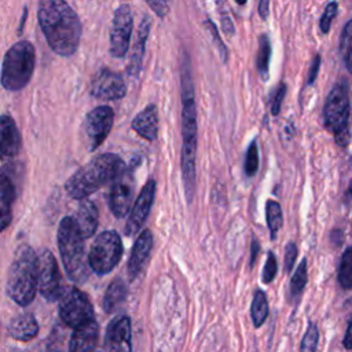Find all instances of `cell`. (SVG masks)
Returning a JSON list of instances; mask_svg holds the SVG:
<instances>
[{
	"label": "cell",
	"mask_w": 352,
	"mask_h": 352,
	"mask_svg": "<svg viewBox=\"0 0 352 352\" xmlns=\"http://www.w3.org/2000/svg\"><path fill=\"white\" fill-rule=\"evenodd\" d=\"M37 18L54 52L60 56H72L77 51L82 26L66 0H40Z\"/></svg>",
	"instance_id": "obj_1"
},
{
	"label": "cell",
	"mask_w": 352,
	"mask_h": 352,
	"mask_svg": "<svg viewBox=\"0 0 352 352\" xmlns=\"http://www.w3.org/2000/svg\"><path fill=\"white\" fill-rule=\"evenodd\" d=\"M182 175L187 199L194 195L195 153H197V109L190 60L184 56L182 65Z\"/></svg>",
	"instance_id": "obj_2"
},
{
	"label": "cell",
	"mask_w": 352,
	"mask_h": 352,
	"mask_svg": "<svg viewBox=\"0 0 352 352\" xmlns=\"http://www.w3.org/2000/svg\"><path fill=\"white\" fill-rule=\"evenodd\" d=\"M126 165L113 153H104L92 158L77 169L65 183V190L74 199H84L107 183H111Z\"/></svg>",
	"instance_id": "obj_3"
},
{
	"label": "cell",
	"mask_w": 352,
	"mask_h": 352,
	"mask_svg": "<svg viewBox=\"0 0 352 352\" xmlns=\"http://www.w3.org/2000/svg\"><path fill=\"white\" fill-rule=\"evenodd\" d=\"M6 290L8 297L21 307L29 305L37 292V256L29 245H21L11 261Z\"/></svg>",
	"instance_id": "obj_4"
},
{
	"label": "cell",
	"mask_w": 352,
	"mask_h": 352,
	"mask_svg": "<svg viewBox=\"0 0 352 352\" xmlns=\"http://www.w3.org/2000/svg\"><path fill=\"white\" fill-rule=\"evenodd\" d=\"M84 241L73 217H63L58 227V248L65 270L76 283H84L89 275Z\"/></svg>",
	"instance_id": "obj_5"
},
{
	"label": "cell",
	"mask_w": 352,
	"mask_h": 352,
	"mask_svg": "<svg viewBox=\"0 0 352 352\" xmlns=\"http://www.w3.org/2000/svg\"><path fill=\"white\" fill-rule=\"evenodd\" d=\"M36 52L29 40H19L4 55L0 82L7 91H19L25 88L34 72Z\"/></svg>",
	"instance_id": "obj_6"
},
{
	"label": "cell",
	"mask_w": 352,
	"mask_h": 352,
	"mask_svg": "<svg viewBox=\"0 0 352 352\" xmlns=\"http://www.w3.org/2000/svg\"><path fill=\"white\" fill-rule=\"evenodd\" d=\"M323 124L333 133L337 144L345 146L349 140V95L348 85L341 81L327 95L323 106Z\"/></svg>",
	"instance_id": "obj_7"
},
{
	"label": "cell",
	"mask_w": 352,
	"mask_h": 352,
	"mask_svg": "<svg viewBox=\"0 0 352 352\" xmlns=\"http://www.w3.org/2000/svg\"><path fill=\"white\" fill-rule=\"evenodd\" d=\"M122 256V242L120 235L110 230L99 234L88 253L89 268L99 274H109L118 263Z\"/></svg>",
	"instance_id": "obj_8"
},
{
	"label": "cell",
	"mask_w": 352,
	"mask_h": 352,
	"mask_svg": "<svg viewBox=\"0 0 352 352\" xmlns=\"http://www.w3.org/2000/svg\"><path fill=\"white\" fill-rule=\"evenodd\" d=\"M58 301L60 319L69 327L74 329L88 320L95 319L91 301L81 290L74 286L62 289Z\"/></svg>",
	"instance_id": "obj_9"
},
{
	"label": "cell",
	"mask_w": 352,
	"mask_h": 352,
	"mask_svg": "<svg viewBox=\"0 0 352 352\" xmlns=\"http://www.w3.org/2000/svg\"><path fill=\"white\" fill-rule=\"evenodd\" d=\"M37 290L47 301H55L62 293L60 272L54 254L44 249L37 256Z\"/></svg>",
	"instance_id": "obj_10"
},
{
	"label": "cell",
	"mask_w": 352,
	"mask_h": 352,
	"mask_svg": "<svg viewBox=\"0 0 352 352\" xmlns=\"http://www.w3.org/2000/svg\"><path fill=\"white\" fill-rule=\"evenodd\" d=\"M113 121L114 111L110 106H98L87 114L82 126L89 151H94L104 142L111 131Z\"/></svg>",
	"instance_id": "obj_11"
},
{
	"label": "cell",
	"mask_w": 352,
	"mask_h": 352,
	"mask_svg": "<svg viewBox=\"0 0 352 352\" xmlns=\"http://www.w3.org/2000/svg\"><path fill=\"white\" fill-rule=\"evenodd\" d=\"M132 12L128 4L120 6L113 16L110 29V54L114 58H124L129 48L132 34Z\"/></svg>",
	"instance_id": "obj_12"
},
{
	"label": "cell",
	"mask_w": 352,
	"mask_h": 352,
	"mask_svg": "<svg viewBox=\"0 0 352 352\" xmlns=\"http://www.w3.org/2000/svg\"><path fill=\"white\" fill-rule=\"evenodd\" d=\"M135 194V182L132 170L125 168L113 182L109 194V206L116 217H124L131 210Z\"/></svg>",
	"instance_id": "obj_13"
},
{
	"label": "cell",
	"mask_w": 352,
	"mask_h": 352,
	"mask_svg": "<svg viewBox=\"0 0 352 352\" xmlns=\"http://www.w3.org/2000/svg\"><path fill=\"white\" fill-rule=\"evenodd\" d=\"M89 92L92 96L102 100H117L125 96L126 85L120 73L103 67L94 74Z\"/></svg>",
	"instance_id": "obj_14"
},
{
	"label": "cell",
	"mask_w": 352,
	"mask_h": 352,
	"mask_svg": "<svg viewBox=\"0 0 352 352\" xmlns=\"http://www.w3.org/2000/svg\"><path fill=\"white\" fill-rule=\"evenodd\" d=\"M154 194H155V182L153 179H150L140 190V192L129 212V217H128L126 226H125L126 235L132 236L142 228V226L144 224V221L150 213V209H151V205L154 201Z\"/></svg>",
	"instance_id": "obj_15"
},
{
	"label": "cell",
	"mask_w": 352,
	"mask_h": 352,
	"mask_svg": "<svg viewBox=\"0 0 352 352\" xmlns=\"http://www.w3.org/2000/svg\"><path fill=\"white\" fill-rule=\"evenodd\" d=\"M15 172L11 164L0 169V232L4 231L12 220V204L16 197Z\"/></svg>",
	"instance_id": "obj_16"
},
{
	"label": "cell",
	"mask_w": 352,
	"mask_h": 352,
	"mask_svg": "<svg viewBox=\"0 0 352 352\" xmlns=\"http://www.w3.org/2000/svg\"><path fill=\"white\" fill-rule=\"evenodd\" d=\"M106 346L109 352H132L131 320L125 315L114 318L107 326Z\"/></svg>",
	"instance_id": "obj_17"
},
{
	"label": "cell",
	"mask_w": 352,
	"mask_h": 352,
	"mask_svg": "<svg viewBox=\"0 0 352 352\" xmlns=\"http://www.w3.org/2000/svg\"><path fill=\"white\" fill-rule=\"evenodd\" d=\"M21 133L14 118L8 114L0 116V160H11L21 150Z\"/></svg>",
	"instance_id": "obj_18"
},
{
	"label": "cell",
	"mask_w": 352,
	"mask_h": 352,
	"mask_svg": "<svg viewBox=\"0 0 352 352\" xmlns=\"http://www.w3.org/2000/svg\"><path fill=\"white\" fill-rule=\"evenodd\" d=\"M153 248V235L150 230H143L133 243L129 260H128V275L133 280L144 268L148 261Z\"/></svg>",
	"instance_id": "obj_19"
},
{
	"label": "cell",
	"mask_w": 352,
	"mask_h": 352,
	"mask_svg": "<svg viewBox=\"0 0 352 352\" xmlns=\"http://www.w3.org/2000/svg\"><path fill=\"white\" fill-rule=\"evenodd\" d=\"M98 331L99 329L95 319L74 327L69 342V352H95Z\"/></svg>",
	"instance_id": "obj_20"
},
{
	"label": "cell",
	"mask_w": 352,
	"mask_h": 352,
	"mask_svg": "<svg viewBox=\"0 0 352 352\" xmlns=\"http://www.w3.org/2000/svg\"><path fill=\"white\" fill-rule=\"evenodd\" d=\"M150 28H151V21L148 16H144L143 21L140 22L139 30H138V37L136 41L133 44L132 48V54L129 58V63L126 67V72L131 77L136 78L140 74L142 70V63H143V58H144V50H146V41L150 33Z\"/></svg>",
	"instance_id": "obj_21"
},
{
	"label": "cell",
	"mask_w": 352,
	"mask_h": 352,
	"mask_svg": "<svg viewBox=\"0 0 352 352\" xmlns=\"http://www.w3.org/2000/svg\"><path fill=\"white\" fill-rule=\"evenodd\" d=\"M73 220L84 239L92 236L98 228V221H99V214L95 204L84 198L78 209L76 210Z\"/></svg>",
	"instance_id": "obj_22"
},
{
	"label": "cell",
	"mask_w": 352,
	"mask_h": 352,
	"mask_svg": "<svg viewBox=\"0 0 352 352\" xmlns=\"http://www.w3.org/2000/svg\"><path fill=\"white\" fill-rule=\"evenodd\" d=\"M132 128L146 140H155L158 135V111L155 104L144 107L133 120Z\"/></svg>",
	"instance_id": "obj_23"
},
{
	"label": "cell",
	"mask_w": 352,
	"mask_h": 352,
	"mask_svg": "<svg viewBox=\"0 0 352 352\" xmlns=\"http://www.w3.org/2000/svg\"><path fill=\"white\" fill-rule=\"evenodd\" d=\"M38 333V324L32 314H22L15 316L8 324V334L22 342L33 340Z\"/></svg>",
	"instance_id": "obj_24"
},
{
	"label": "cell",
	"mask_w": 352,
	"mask_h": 352,
	"mask_svg": "<svg viewBox=\"0 0 352 352\" xmlns=\"http://www.w3.org/2000/svg\"><path fill=\"white\" fill-rule=\"evenodd\" d=\"M126 285L121 278H116L106 289L104 297H103V309L110 314L116 311L125 300L126 297Z\"/></svg>",
	"instance_id": "obj_25"
},
{
	"label": "cell",
	"mask_w": 352,
	"mask_h": 352,
	"mask_svg": "<svg viewBox=\"0 0 352 352\" xmlns=\"http://www.w3.org/2000/svg\"><path fill=\"white\" fill-rule=\"evenodd\" d=\"M250 312H252V319H253L254 326L260 327L268 316V302H267V297H265L264 292H261V290L256 292L253 301H252Z\"/></svg>",
	"instance_id": "obj_26"
},
{
	"label": "cell",
	"mask_w": 352,
	"mask_h": 352,
	"mask_svg": "<svg viewBox=\"0 0 352 352\" xmlns=\"http://www.w3.org/2000/svg\"><path fill=\"white\" fill-rule=\"evenodd\" d=\"M265 214H267V224H268L271 236H272V239H275L276 234L280 230L282 223H283L280 205L276 201H268L267 206H265Z\"/></svg>",
	"instance_id": "obj_27"
},
{
	"label": "cell",
	"mask_w": 352,
	"mask_h": 352,
	"mask_svg": "<svg viewBox=\"0 0 352 352\" xmlns=\"http://www.w3.org/2000/svg\"><path fill=\"white\" fill-rule=\"evenodd\" d=\"M271 55V44L267 34H261L258 38V51H257V70L260 76L265 80L268 76V65Z\"/></svg>",
	"instance_id": "obj_28"
},
{
	"label": "cell",
	"mask_w": 352,
	"mask_h": 352,
	"mask_svg": "<svg viewBox=\"0 0 352 352\" xmlns=\"http://www.w3.org/2000/svg\"><path fill=\"white\" fill-rule=\"evenodd\" d=\"M338 282L344 289H352V248H348L341 257Z\"/></svg>",
	"instance_id": "obj_29"
},
{
	"label": "cell",
	"mask_w": 352,
	"mask_h": 352,
	"mask_svg": "<svg viewBox=\"0 0 352 352\" xmlns=\"http://www.w3.org/2000/svg\"><path fill=\"white\" fill-rule=\"evenodd\" d=\"M307 279H308V274H307V261L302 260L298 265V268L296 270V272L292 276L290 280V293L293 297H298L302 292V289L307 285Z\"/></svg>",
	"instance_id": "obj_30"
},
{
	"label": "cell",
	"mask_w": 352,
	"mask_h": 352,
	"mask_svg": "<svg viewBox=\"0 0 352 352\" xmlns=\"http://www.w3.org/2000/svg\"><path fill=\"white\" fill-rule=\"evenodd\" d=\"M319 340V331L315 323H309L302 341H301V348L300 352H316V345Z\"/></svg>",
	"instance_id": "obj_31"
},
{
	"label": "cell",
	"mask_w": 352,
	"mask_h": 352,
	"mask_svg": "<svg viewBox=\"0 0 352 352\" xmlns=\"http://www.w3.org/2000/svg\"><path fill=\"white\" fill-rule=\"evenodd\" d=\"M258 168V151L256 142H252L248 151H246V160H245V172L248 176H253Z\"/></svg>",
	"instance_id": "obj_32"
},
{
	"label": "cell",
	"mask_w": 352,
	"mask_h": 352,
	"mask_svg": "<svg viewBox=\"0 0 352 352\" xmlns=\"http://www.w3.org/2000/svg\"><path fill=\"white\" fill-rule=\"evenodd\" d=\"M337 10H338V4L337 1H330L324 11H323V15L320 18V30L322 33H327L330 30V25H331V21L334 19V16L337 15Z\"/></svg>",
	"instance_id": "obj_33"
},
{
	"label": "cell",
	"mask_w": 352,
	"mask_h": 352,
	"mask_svg": "<svg viewBox=\"0 0 352 352\" xmlns=\"http://www.w3.org/2000/svg\"><path fill=\"white\" fill-rule=\"evenodd\" d=\"M276 271H278V264H276L275 254L268 253V257H267V261H265V265L263 270V282L270 283L275 278Z\"/></svg>",
	"instance_id": "obj_34"
},
{
	"label": "cell",
	"mask_w": 352,
	"mask_h": 352,
	"mask_svg": "<svg viewBox=\"0 0 352 352\" xmlns=\"http://www.w3.org/2000/svg\"><path fill=\"white\" fill-rule=\"evenodd\" d=\"M206 26L210 30V34H212V37H213V40L216 43V47H217V50L220 52V56H221V60L226 63L228 60V50H227V47L223 44V41H221V38H220V36L217 33V29L213 25V22L212 21H206Z\"/></svg>",
	"instance_id": "obj_35"
},
{
	"label": "cell",
	"mask_w": 352,
	"mask_h": 352,
	"mask_svg": "<svg viewBox=\"0 0 352 352\" xmlns=\"http://www.w3.org/2000/svg\"><path fill=\"white\" fill-rule=\"evenodd\" d=\"M352 48V19L344 26L341 37H340V51L344 55L346 51Z\"/></svg>",
	"instance_id": "obj_36"
},
{
	"label": "cell",
	"mask_w": 352,
	"mask_h": 352,
	"mask_svg": "<svg viewBox=\"0 0 352 352\" xmlns=\"http://www.w3.org/2000/svg\"><path fill=\"white\" fill-rule=\"evenodd\" d=\"M157 16H165L170 8L172 0H144Z\"/></svg>",
	"instance_id": "obj_37"
},
{
	"label": "cell",
	"mask_w": 352,
	"mask_h": 352,
	"mask_svg": "<svg viewBox=\"0 0 352 352\" xmlns=\"http://www.w3.org/2000/svg\"><path fill=\"white\" fill-rule=\"evenodd\" d=\"M285 94H286V85L283 82H280L278 89H276V94L274 95V99L271 102V113L274 116H278V113L280 110V106H282V102H283V98H285Z\"/></svg>",
	"instance_id": "obj_38"
},
{
	"label": "cell",
	"mask_w": 352,
	"mask_h": 352,
	"mask_svg": "<svg viewBox=\"0 0 352 352\" xmlns=\"http://www.w3.org/2000/svg\"><path fill=\"white\" fill-rule=\"evenodd\" d=\"M296 257H297V248L293 242H289L285 249V271L286 272L292 271Z\"/></svg>",
	"instance_id": "obj_39"
},
{
	"label": "cell",
	"mask_w": 352,
	"mask_h": 352,
	"mask_svg": "<svg viewBox=\"0 0 352 352\" xmlns=\"http://www.w3.org/2000/svg\"><path fill=\"white\" fill-rule=\"evenodd\" d=\"M220 16H221V28H223V32L227 34V36H232L234 34V25L227 14L226 10H221L220 11Z\"/></svg>",
	"instance_id": "obj_40"
},
{
	"label": "cell",
	"mask_w": 352,
	"mask_h": 352,
	"mask_svg": "<svg viewBox=\"0 0 352 352\" xmlns=\"http://www.w3.org/2000/svg\"><path fill=\"white\" fill-rule=\"evenodd\" d=\"M319 65H320V56L316 55L311 63V67H309V73H308V85L314 84L316 76H318V70H319Z\"/></svg>",
	"instance_id": "obj_41"
},
{
	"label": "cell",
	"mask_w": 352,
	"mask_h": 352,
	"mask_svg": "<svg viewBox=\"0 0 352 352\" xmlns=\"http://www.w3.org/2000/svg\"><path fill=\"white\" fill-rule=\"evenodd\" d=\"M257 11L261 19H267L270 14V0H258Z\"/></svg>",
	"instance_id": "obj_42"
},
{
	"label": "cell",
	"mask_w": 352,
	"mask_h": 352,
	"mask_svg": "<svg viewBox=\"0 0 352 352\" xmlns=\"http://www.w3.org/2000/svg\"><path fill=\"white\" fill-rule=\"evenodd\" d=\"M342 344H344V346L346 349H352V319H351V322L348 324V329H346V333H345Z\"/></svg>",
	"instance_id": "obj_43"
},
{
	"label": "cell",
	"mask_w": 352,
	"mask_h": 352,
	"mask_svg": "<svg viewBox=\"0 0 352 352\" xmlns=\"http://www.w3.org/2000/svg\"><path fill=\"white\" fill-rule=\"evenodd\" d=\"M342 56H344V62H345L348 72L352 74V48L349 51H346Z\"/></svg>",
	"instance_id": "obj_44"
},
{
	"label": "cell",
	"mask_w": 352,
	"mask_h": 352,
	"mask_svg": "<svg viewBox=\"0 0 352 352\" xmlns=\"http://www.w3.org/2000/svg\"><path fill=\"white\" fill-rule=\"evenodd\" d=\"M257 252H260V246H258L257 241L253 239V242H252V254H250V265H253V263H254V260H256Z\"/></svg>",
	"instance_id": "obj_45"
},
{
	"label": "cell",
	"mask_w": 352,
	"mask_h": 352,
	"mask_svg": "<svg viewBox=\"0 0 352 352\" xmlns=\"http://www.w3.org/2000/svg\"><path fill=\"white\" fill-rule=\"evenodd\" d=\"M235 1H236L239 6H243V4L246 3V0H235Z\"/></svg>",
	"instance_id": "obj_46"
},
{
	"label": "cell",
	"mask_w": 352,
	"mask_h": 352,
	"mask_svg": "<svg viewBox=\"0 0 352 352\" xmlns=\"http://www.w3.org/2000/svg\"><path fill=\"white\" fill-rule=\"evenodd\" d=\"M349 191H351V195H352V183H351V187H349Z\"/></svg>",
	"instance_id": "obj_47"
}]
</instances>
